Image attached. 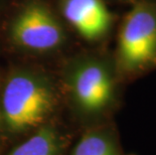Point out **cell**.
Returning a JSON list of instances; mask_svg holds the SVG:
<instances>
[{
	"label": "cell",
	"instance_id": "52a82bcc",
	"mask_svg": "<svg viewBox=\"0 0 156 155\" xmlns=\"http://www.w3.org/2000/svg\"><path fill=\"white\" fill-rule=\"evenodd\" d=\"M68 155H121L114 138L101 129L86 131Z\"/></svg>",
	"mask_w": 156,
	"mask_h": 155
},
{
	"label": "cell",
	"instance_id": "6da1fadb",
	"mask_svg": "<svg viewBox=\"0 0 156 155\" xmlns=\"http://www.w3.org/2000/svg\"><path fill=\"white\" fill-rule=\"evenodd\" d=\"M56 102L55 90L46 76L29 70L12 72L0 96L2 138L18 141L51 122Z\"/></svg>",
	"mask_w": 156,
	"mask_h": 155
},
{
	"label": "cell",
	"instance_id": "7a4b0ae2",
	"mask_svg": "<svg viewBox=\"0 0 156 155\" xmlns=\"http://www.w3.org/2000/svg\"><path fill=\"white\" fill-rule=\"evenodd\" d=\"M65 87L73 107L85 116L103 113L112 104L115 95L110 70L94 61L72 67L65 78Z\"/></svg>",
	"mask_w": 156,
	"mask_h": 155
},
{
	"label": "cell",
	"instance_id": "3957f363",
	"mask_svg": "<svg viewBox=\"0 0 156 155\" xmlns=\"http://www.w3.org/2000/svg\"><path fill=\"white\" fill-rule=\"evenodd\" d=\"M119 58L126 70L145 67L156 58V14L146 6L132 9L119 34Z\"/></svg>",
	"mask_w": 156,
	"mask_h": 155
},
{
	"label": "cell",
	"instance_id": "277c9868",
	"mask_svg": "<svg viewBox=\"0 0 156 155\" xmlns=\"http://www.w3.org/2000/svg\"><path fill=\"white\" fill-rule=\"evenodd\" d=\"M10 31L15 44L35 51H51L64 41V30L58 19L41 4H30L23 9Z\"/></svg>",
	"mask_w": 156,
	"mask_h": 155
},
{
	"label": "cell",
	"instance_id": "5b68a950",
	"mask_svg": "<svg viewBox=\"0 0 156 155\" xmlns=\"http://www.w3.org/2000/svg\"><path fill=\"white\" fill-rule=\"evenodd\" d=\"M66 19L88 41H97L108 32L112 15L103 0H62Z\"/></svg>",
	"mask_w": 156,
	"mask_h": 155
},
{
	"label": "cell",
	"instance_id": "8992f818",
	"mask_svg": "<svg viewBox=\"0 0 156 155\" xmlns=\"http://www.w3.org/2000/svg\"><path fill=\"white\" fill-rule=\"evenodd\" d=\"M69 136L52 121L18 140L6 155H68Z\"/></svg>",
	"mask_w": 156,
	"mask_h": 155
},
{
	"label": "cell",
	"instance_id": "ba28073f",
	"mask_svg": "<svg viewBox=\"0 0 156 155\" xmlns=\"http://www.w3.org/2000/svg\"><path fill=\"white\" fill-rule=\"evenodd\" d=\"M3 140V138H2V133H1V124H0V142Z\"/></svg>",
	"mask_w": 156,
	"mask_h": 155
}]
</instances>
